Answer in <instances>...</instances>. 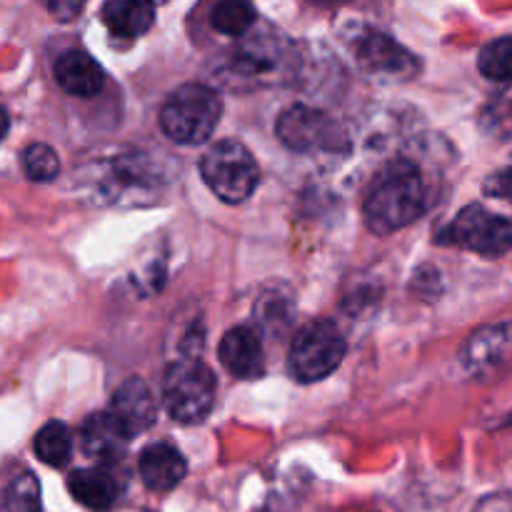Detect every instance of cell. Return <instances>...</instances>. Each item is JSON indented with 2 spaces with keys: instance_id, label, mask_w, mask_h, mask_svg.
Masks as SVG:
<instances>
[{
  "instance_id": "obj_1",
  "label": "cell",
  "mask_w": 512,
  "mask_h": 512,
  "mask_svg": "<svg viewBox=\"0 0 512 512\" xmlns=\"http://www.w3.org/2000/svg\"><path fill=\"white\" fill-rule=\"evenodd\" d=\"M428 188L418 165L410 160H393L380 170L365 198V225L375 235H390L408 228L425 213Z\"/></svg>"
},
{
  "instance_id": "obj_2",
  "label": "cell",
  "mask_w": 512,
  "mask_h": 512,
  "mask_svg": "<svg viewBox=\"0 0 512 512\" xmlns=\"http://www.w3.org/2000/svg\"><path fill=\"white\" fill-rule=\"evenodd\" d=\"M223 113V100L203 83L180 85L160 110V128L180 145H198L213 135Z\"/></svg>"
},
{
  "instance_id": "obj_3",
  "label": "cell",
  "mask_w": 512,
  "mask_h": 512,
  "mask_svg": "<svg viewBox=\"0 0 512 512\" xmlns=\"http://www.w3.org/2000/svg\"><path fill=\"white\" fill-rule=\"evenodd\" d=\"M163 403L175 423L193 425L205 420L215 403L213 370L195 358L173 363L165 375Z\"/></svg>"
},
{
  "instance_id": "obj_4",
  "label": "cell",
  "mask_w": 512,
  "mask_h": 512,
  "mask_svg": "<svg viewBox=\"0 0 512 512\" xmlns=\"http://www.w3.org/2000/svg\"><path fill=\"white\" fill-rule=\"evenodd\" d=\"M345 358V338L330 320H313L293 340L288 373L298 383H318L333 375Z\"/></svg>"
},
{
  "instance_id": "obj_5",
  "label": "cell",
  "mask_w": 512,
  "mask_h": 512,
  "mask_svg": "<svg viewBox=\"0 0 512 512\" xmlns=\"http://www.w3.org/2000/svg\"><path fill=\"white\" fill-rule=\"evenodd\" d=\"M205 185L223 203H243L258 185V163L235 140H220L200 160Z\"/></svg>"
},
{
  "instance_id": "obj_6",
  "label": "cell",
  "mask_w": 512,
  "mask_h": 512,
  "mask_svg": "<svg viewBox=\"0 0 512 512\" xmlns=\"http://www.w3.org/2000/svg\"><path fill=\"white\" fill-rule=\"evenodd\" d=\"M275 133L295 153H348L350 140L333 115L310 105H293L278 118Z\"/></svg>"
},
{
  "instance_id": "obj_7",
  "label": "cell",
  "mask_w": 512,
  "mask_h": 512,
  "mask_svg": "<svg viewBox=\"0 0 512 512\" xmlns=\"http://www.w3.org/2000/svg\"><path fill=\"white\" fill-rule=\"evenodd\" d=\"M438 240L443 245H458L478 255L500 258L512 250V220L490 213L483 205H468L455 215Z\"/></svg>"
},
{
  "instance_id": "obj_8",
  "label": "cell",
  "mask_w": 512,
  "mask_h": 512,
  "mask_svg": "<svg viewBox=\"0 0 512 512\" xmlns=\"http://www.w3.org/2000/svg\"><path fill=\"white\" fill-rule=\"evenodd\" d=\"M353 53L360 68L373 75H380V78L408 80L418 70V60L403 45H398L393 38L378 33V30H363L355 38Z\"/></svg>"
},
{
  "instance_id": "obj_9",
  "label": "cell",
  "mask_w": 512,
  "mask_h": 512,
  "mask_svg": "<svg viewBox=\"0 0 512 512\" xmlns=\"http://www.w3.org/2000/svg\"><path fill=\"white\" fill-rule=\"evenodd\" d=\"M110 418L115 420L125 438L133 440L143 430H148L155 420V400L148 385L140 378H130L115 390L113 403L108 408Z\"/></svg>"
},
{
  "instance_id": "obj_10",
  "label": "cell",
  "mask_w": 512,
  "mask_h": 512,
  "mask_svg": "<svg viewBox=\"0 0 512 512\" xmlns=\"http://www.w3.org/2000/svg\"><path fill=\"white\" fill-rule=\"evenodd\" d=\"M220 363L230 375L240 380H253L265 373V355L260 335L248 325L228 330L220 340Z\"/></svg>"
},
{
  "instance_id": "obj_11",
  "label": "cell",
  "mask_w": 512,
  "mask_h": 512,
  "mask_svg": "<svg viewBox=\"0 0 512 512\" xmlns=\"http://www.w3.org/2000/svg\"><path fill=\"white\" fill-rule=\"evenodd\" d=\"M285 53L280 50V40L255 38L245 48L235 50L230 60V73L235 78L255 80L258 85L273 83L283 73Z\"/></svg>"
},
{
  "instance_id": "obj_12",
  "label": "cell",
  "mask_w": 512,
  "mask_h": 512,
  "mask_svg": "<svg viewBox=\"0 0 512 512\" xmlns=\"http://www.w3.org/2000/svg\"><path fill=\"white\" fill-rule=\"evenodd\" d=\"M53 73L60 88L75 98H93L105 85V73L98 60H93L83 50H68L60 55L55 60Z\"/></svg>"
},
{
  "instance_id": "obj_13",
  "label": "cell",
  "mask_w": 512,
  "mask_h": 512,
  "mask_svg": "<svg viewBox=\"0 0 512 512\" xmlns=\"http://www.w3.org/2000/svg\"><path fill=\"white\" fill-rule=\"evenodd\" d=\"M138 470L145 488L153 490V493H168L185 478L188 463H185L180 450H175L173 445L155 443L140 453Z\"/></svg>"
},
{
  "instance_id": "obj_14",
  "label": "cell",
  "mask_w": 512,
  "mask_h": 512,
  "mask_svg": "<svg viewBox=\"0 0 512 512\" xmlns=\"http://www.w3.org/2000/svg\"><path fill=\"white\" fill-rule=\"evenodd\" d=\"M68 490L88 510H108L120 498V483L103 468H85L70 473Z\"/></svg>"
},
{
  "instance_id": "obj_15",
  "label": "cell",
  "mask_w": 512,
  "mask_h": 512,
  "mask_svg": "<svg viewBox=\"0 0 512 512\" xmlns=\"http://www.w3.org/2000/svg\"><path fill=\"white\" fill-rule=\"evenodd\" d=\"M155 0H105L103 23L120 38H138L153 28Z\"/></svg>"
},
{
  "instance_id": "obj_16",
  "label": "cell",
  "mask_w": 512,
  "mask_h": 512,
  "mask_svg": "<svg viewBox=\"0 0 512 512\" xmlns=\"http://www.w3.org/2000/svg\"><path fill=\"white\" fill-rule=\"evenodd\" d=\"M508 360H512V323L500 325V328H488L475 333L465 350V363L475 370H495L503 368Z\"/></svg>"
},
{
  "instance_id": "obj_17",
  "label": "cell",
  "mask_w": 512,
  "mask_h": 512,
  "mask_svg": "<svg viewBox=\"0 0 512 512\" xmlns=\"http://www.w3.org/2000/svg\"><path fill=\"white\" fill-rule=\"evenodd\" d=\"M80 443H83V450L90 458L113 460L123 455L128 438L105 410V413H95L85 420L83 430H80Z\"/></svg>"
},
{
  "instance_id": "obj_18",
  "label": "cell",
  "mask_w": 512,
  "mask_h": 512,
  "mask_svg": "<svg viewBox=\"0 0 512 512\" xmlns=\"http://www.w3.org/2000/svg\"><path fill=\"white\" fill-rule=\"evenodd\" d=\"M33 448L35 455L45 465H50V468H63V465H68L70 455H73V435H70L68 425L53 420V423L43 425L38 430Z\"/></svg>"
},
{
  "instance_id": "obj_19",
  "label": "cell",
  "mask_w": 512,
  "mask_h": 512,
  "mask_svg": "<svg viewBox=\"0 0 512 512\" xmlns=\"http://www.w3.org/2000/svg\"><path fill=\"white\" fill-rule=\"evenodd\" d=\"M258 20L253 5L248 0H220L210 15V25L228 38H243Z\"/></svg>"
},
{
  "instance_id": "obj_20",
  "label": "cell",
  "mask_w": 512,
  "mask_h": 512,
  "mask_svg": "<svg viewBox=\"0 0 512 512\" xmlns=\"http://www.w3.org/2000/svg\"><path fill=\"white\" fill-rule=\"evenodd\" d=\"M480 73L495 83H512V35L485 45L478 58Z\"/></svg>"
},
{
  "instance_id": "obj_21",
  "label": "cell",
  "mask_w": 512,
  "mask_h": 512,
  "mask_svg": "<svg viewBox=\"0 0 512 512\" xmlns=\"http://www.w3.org/2000/svg\"><path fill=\"white\" fill-rule=\"evenodd\" d=\"M3 512H40V485L33 473H23L8 485L3 495Z\"/></svg>"
},
{
  "instance_id": "obj_22",
  "label": "cell",
  "mask_w": 512,
  "mask_h": 512,
  "mask_svg": "<svg viewBox=\"0 0 512 512\" xmlns=\"http://www.w3.org/2000/svg\"><path fill=\"white\" fill-rule=\"evenodd\" d=\"M23 170L35 183H48L60 173V160L50 145L33 143L23 153Z\"/></svg>"
},
{
  "instance_id": "obj_23",
  "label": "cell",
  "mask_w": 512,
  "mask_h": 512,
  "mask_svg": "<svg viewBox=\"0 0 512 512\" xmlns=\"http://www.w3.org/2000/svg\"><path fill=\"white\" fill-rule=\"evenodd\" d=\"M43 8L48 10L50 15H55L58 20H73L80 10L85 8L88 0H40Z\"/></svg>"
},
{
  "instance_id": "obj_24",
  "label": "cell",
  "mask_w": 512,
  "mask_h": 512,
  "mask_svg": "<svg viewBox=\"0 0 512 512\" xmlns=\"http://www.w3.org/2000/svg\"><path fill=\"white\" fill-rule=\"evenodd\" d=\"M475 512H512V495H493L483 500Z\"/></svg>"
},
{
  "instance_id": "obj_25",
  "label": "cell",
  "mask_w": 512,
  "mask_h": 512,
  "mask_svg": "<svg viewBox=\"0 0 512 512\" xmlns=\"http://www.w3.org/2000/svg\"><path fill=\"white\" fill-rule=\"evenodd\" d=\"M5 133H8V115H5V110L0 108V140H3Z\"/></svg>"
},
{
  "instance_id": "obj_26",
  "label": "cell",
  "mask_w": 512,
  "mask_h": 512,
  "mask_svg": "<svg viewBox=\"0 0 512 512\" xmlns=\"http://www.w3.org/2000/svg\"><path fill=\"white\" fill-rule=\"evenodd\" d=\"M313 3H318V5H335V3H340V0H313Z\"/></svg>"
},
{
  "instance_id": "obj_27",
  "label": "cell",
  "mask_w": 512,
  "mask_h": 512,
  "mask_svg": "<svg viewBox=\"0 0 512 512\" xmlns=\"http://www.w3.org/2000/svg\"><path fill=\"white\" fill-rule=\"evenodd\" d=\"M158 3H165V0H158Z\"/></svg>"
}]
</instances>
